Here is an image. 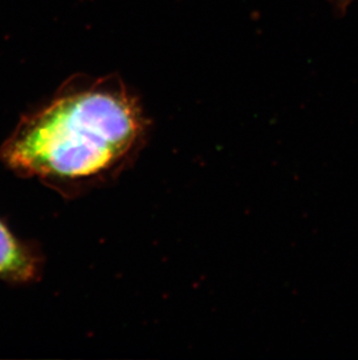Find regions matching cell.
I'll list each match as a JSON object with an SVG mask.
<instances>
[{"label": "cell", "mask_w": 358, "mask_h": 360, "mask_svg": "<svg viewBox=\"0 0 358 360\" xmlns=\"http://www.w3.org/2000/svg\"><path fill=\"white\" fill-rule=\"evenodd\" d=\"M145 127L141 108L126 90L88 89L56 99L25 120L0 157L21 176L85 184L132 155Z\"/></svg>", "instance_id": "1"}, {"label": "cell", "mask_w": 358, "mask_h": 360, "mask_svg": "<svg viewBox=\"0 0 358 360\" xmlns=\"http://www.w3.org/2000/svg\"><path fill=\"white\" fill-rule=\"evenodd\" d=\"M39 272V258L34 252L0 219V279L12 282L31 281Z\"/></svg>", "instance_id": "2"}]
</instances>
